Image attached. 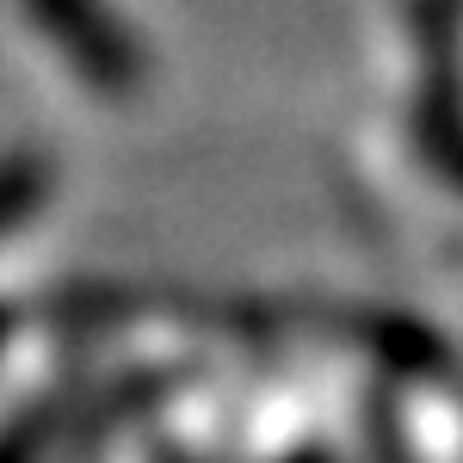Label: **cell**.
<instances>
[{
	"label": "cell",
	"instance_id": "obj_1",
	"mask_svg": "<svg viewBox=\"0 0 463 463\" xmlns=\"http://www.w3.org/2000/svg\"><path fill=\"white\" fill-rule=\"evenodd\" d=\"M32 13L43 19V32L69 50V62L93 87H106V93H130L137 87L143 56H137L130 37L118 32V19L106 25V6L99 0H32Z\"/></svg>",
	"mask_w": 463,
	"mask_h": 463
},
{
	"label": "cell",
	"instance_id": "obj_2",
	"mask_svg": "<svg viewBox=\"0 0 463 463\" xmlns=\"http://www.w3.org/2000/svg\"><path fill=\"white\" fill-rule=\"evenodd\" d=\"M32 192H37L32 167H0V229H6V216H19L32 204Z\"/></svg>",
	"mask_w": 463,
	"mask_h": 463
}]
</instances>
